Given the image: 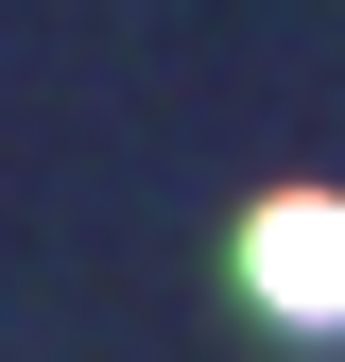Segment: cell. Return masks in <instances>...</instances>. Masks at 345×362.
Segmentation results:
<instances>
[{"label": "cell", "instance_id": "obj_1", "mask_svg": "<svg viewBox=\"0 0 345 362\" xmlns=\"http://www.w3.org/2000/svg\"><path fill=\"white\" fill-rule=\"evenodd\" d=\"M242 276L293 310V328H345V207L328 190H293V207H259L242 224Z\"/></svg>", "mask_w": 345, "mask_h": 362}]
</instances>
